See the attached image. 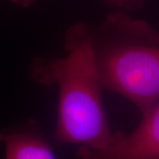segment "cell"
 <instances>
[{
	"instance_id": "1",
	"label": "cell",
	"mask_w": 159,
	"mask_h": 159,
	"mask_svg": "<svg viewBox=\"0 0 159 159\" xmlns=\"http://www.w3.org/2000/svg\"><path fill=\"white\" fill-rule=\"evenodd\" d=\"M65 50V57H35L31 64V77L36 83L55 86L57 89L54 140L94 151L106 150L124 134L110 128L89 25L76 23L67 29Z\"/></svg>"
},
{
	"instance_id": "2",
	"label": "cell",
	"mask_w": 159,
	"mask_h": 159,
	"mask_svg": "<svg viewBox=\"0 0 159 159\" xmlns=\"http://www.w3.org/2000/svg\"><path fill=\"white\" fill-rule=\"evenodd\" d=\"M89 29L102 88L128 99L146 115L159 99L158 31L122 11Z\"/></svg>"
},
{
	"instance_id": "3",
	"label": "cell",
	"mask_w": 159,
	"mask_h": 159,
	"mask_svg": "<svg viewBox=\"0 0 159 159\" xmlns=\"http://www.w3.org/2000/svg\"><path fill=\"white\" fill-rule=\"evenodd\" d=\"M76 157L79 159H159V99L129 135L124 134L113 146L102 151L80 147Z\"/></svg>"
},
{
	"instance_id": "4",
	"label": "cell",
	"mask_w": 159,
	"mask_h": 159,
	"mask_svg": "<svg viewBox=\"0 0 159 159\" xmlns=\"http://www.w3.org/2000/svg\"><path fill=\"white\" fill-rule=\"evenodd\" d=\"M6 159H56L50 144L36 123L27 124L6 134H0Z\"/></svg>"
},
{
	"instance_id": "5",
	"label": "cell",
	"mask_w": 159,
	"mask_h": 159,
	"mask_svg": "<svg viewBox=\"0 0 159 159\" xmlns=\"http://www.w3.org/2000/svg\"><path fill=\"white\" fill-rule=\"evenodd\" d=\"M109 6L117 8V11H132L141 8L144 0H106Z\"/></svg>"
},
{
	"instance_id": "6",
	"label": "cell",
	"mask_w": 159,
	"mask_h": 159,
	"mask_svg": "<svg viewBox=\"0 0 159 159\" xmlns=\"http://www.w3.org/2000/svg\"><path fill=\"white\" fill-rule=\"evenodd\" d=\"M15 4H18L20 6L26 7V6H29L32 5L35 0H12Z\"/></svg>"
}]
</instances>
